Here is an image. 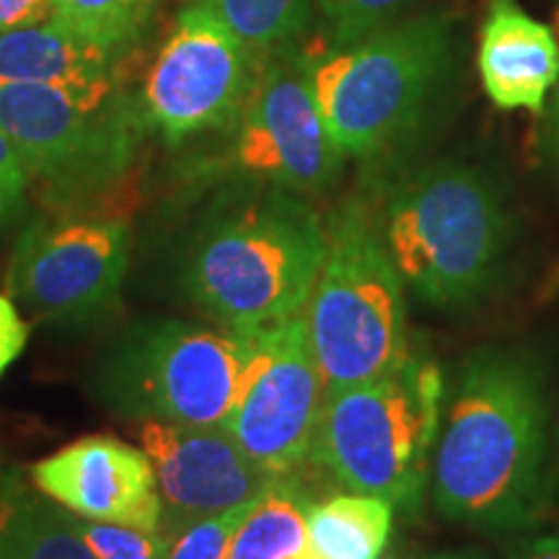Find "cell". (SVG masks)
<instances>
[{"instance_id": "obj_1", "label": "cell", "mask_w": 559, "mask_h": 559, "mask_svg": "<svg viewBox=\"0 0 559 559\" xmlns=\"http://www.w3.org/2000/svg\"><path fill=\"white\" fill-rule=\"evenodd\" d=\"M549 396L539 366L479 349L443 404L430 495L443 519L487 534L539 521L549 500Z\"/></svg>"}, {"instance_id": "obj_2", "label": "cell", "mask_w": 559, "mask_h": 559, "mask_svg": "<svg viewBox=\"0 0 559 559\" xmlns=\"http://www.w3.org/2000/svg\"><path fill=\"white\" fill-rule=\"evenodd\" d=\"M326 254V226L283 187L223 200L187 243L179 283L215 324L264 330L304 313Z\"/></svg>"}, {"instance_id": "obj_3", "label": "cell", "mask_w": 559, "mask_h": 559, "mask_svg": "<svg viewBox=\"0 0 559 559\" xmlns=\"http://www.w3.org/2000/svg\"><path fill=\"white\" fill-rule=\"evenodd\" d=\"M379 234L419 300L461 309L495 285L510 230L500 194L485 174L436 160L391 190Z\"/></svg>"}, {"instance_id": "obj_4", "label": "cell", "mask_w": 559, "mask_h": 559, "mask_svg": "<svg viewBox=\"0 0 559 559\" xmlns=\"http://www.w3.org/2000/svg\"><path fill=\"white\" fill-rule=\"evenodd\" d=\"M443 404V370L409 353L381 379L326 391L309 461L347 492L415 510L430 485Z\"/></svg>"}, {"instance_id": "obj_5", "label": "cell", "mask_w": 559, "mask_h": 559, "mask_svg": "<svg viewBox=\"0 0 559 559\" xmlns=\"http://www.w3.org/2000/svg\"><path fill=\"white\" fill-rule=\"evenodd\" d=\"M451 47V21L423 13L353 45L300 52L342 156L370 158L415 128L449 68Z\"/></svg>"}, {"instance_id": "obj_6", "label": "cell", "mask_w": 559, "mask_h": 559, "mask_svg": "<svg viewBox=\"0 0 559 559\" xmlns=\"http://www.w3.org/2000/svg\"><path fill=\"white\" fill-rule=\"evenodd\" d=\"M324 226L326 254L304 319L324 389L337 391L407 360V285L360 202H345Z\"/></svg>"}, {"instance_id": "obj_7", "label": "cell", "mask_w": 559, "mask_h": 559, "mask_svg": "<svg viewBox=\"0 0 559 559\" xmlns=\"http://www.w3.org/2000/svg\"><path fill=\"white\" fill-rule=\"evenodd\" d=\"M260 330L241 332L192 321H143L102 355L99 402L130 419L223 425L234 409Z\"/></svg>"}, {"instance_id": "obj_8", "label": "cell", "mask_w": 559, "mask_h": 559, "mask_svg": "<svg viewBox=\"0 0 559 559\" xmlns=\"http://www.w3.org/2000/svg\"><path fill=\"white\" fill-rule=\"evenodd\" d=\"M0 124L58 202L117 185L151 130L120 75L88 86H0Z\"/></svg>"}, {"instance_id": "obj_9", "label": "cell", "mask_w": 559, "mask_h": 559, "mask_svg": "<svg viewBox=\"0 0 559 559\" xmlns=\"http://www.w3.org/2000/svg\"><path fill=\"white\" fill-rule=\"evenodd\" d=\"M130 247V223L122 218H34L13 243L5 285L34 319L83 326L115 304Z\"/></svg>"}, {"instance_id": "obj_10", "label": "cell", "mask_w": 559, "mask_h": 559, "mask_svg": "<svg viewBox=\"0 0 559 559\" xmlns=\"http://www.w3.org/2000/svg\"><path fill=\"white\" fill-rule=\"evenodd\" d=\"M260 55L198 3H187L151 62L140 91L145 122L169 143H185L239 120Z\"/></svg>"}, {"instance_id": "obj_11", "label": "cell", "mask_w": 559, "mask_h": 559, "mask_svg": "<svg viewBox=\"0 0 559 559\" xmlns=\"http://www.w3.org/2000/svg\"><path fill=\"white\" fill-rule=\"evenodd\" d=\"M326 389L304 313L257 332L234 409L221 428L272 477L309 461Z\"/></svg>"}, {"instance_id": "obj_12", "label": "cell", "mask_w": 559, "mask_h": 559, "mask_svg": "<svg viewBox=\"0 0 559 559\" xmlns=\"http://www.w3.org/2000/svg\"><path fill=\"white\" fill-rule=\"evenodd\" d=\"M230 130V160L260 185L309 198L330 190L340 177L345 156L321 120L300 52L290 47L260 62Z\"/></svg>"}, {"instance_id": "obj_13", "label": "cell", "mask_w": 559, "mask_h": 559, "mask_svg": "<svg viewBox=\"0 0 559 559\" xmlns=\"http://www.w3.org/2000/svg\"><path fill=\"white\" fill-rule=\"evenodd\" d=\"M138 438L156 474L166 536L254 500L280 479L264 472L221 425L200 428L140 419Z\"/></svg>"}, {"instance_id": "obj_14", "label": "cell", "mask_w": 559, "mask_h": 559, "mask_svg": "<svg viewBox=\"0 0 559 559\" xmlns=\"http://www.w3.org/2000/svg\"><path fill=\"white\" fill-rule=\"evenodd\" d=\"M32 481L73 515L160 528L151 459L111 436H88L32 466Z\"/></svg>"}, {"instance_id": "obj_15", "label": "cell", "mask_w": 559, "mask_h": 559, "mask_svg": "<svg viewBox=\"0 0 559 559\" xmlns=\"http://www.w3.org/2000/svg\"><path fill=\"white\" fill-rule=\"evenodd\" d=\"M481 86L495 107L542 115L559 79L555 32L519 0H489L479 32Z\"/></svg>"}, {"instance_id": "obj_16", "label": "cell", "mask_w": 559, "mask_h": 559, "mask_svg": "<svg viewBox=\"0 0 559 559\" xmlns=\"http://www.w3.org/2000/svg\"><path fill=\"white\" fill-rule=\"evenodd\" d=\"M120 62L55 19L0 34V86H88L117 79Z\"/></svg>"}, {"instance_id": "obj_17", "label": "cell", "mask_w": 559, "mask_h": 559, "mask_svg": "<svg viewBox=\"0 0 559 559\" xmlns=\"http://www.w3.org/2000/svg\"><path fill=\"white\" fill-rule=\"evenodd\" d=\"M0 559H94L75 515L52 498H37L16 472L0 469Z\"/></svg>"}, {"instance_id": "obj_18", "label": "cell", "mask_w": 559, "mask_h": 559, "mask_svg": "<svg viewBox=\"0 0 559 559\" xmlns=\"http://www.w3.org/2000/svg\"><path fill=\"white\" fill-rule=\"evenodd\" d=\"M394 528V506L376 495L340 492L311 502L306 542L321 559H381Z\"/></svg>"}, {"instance_id": "obj_19", "label": "cell", "mask_w": 559, "mask_h": 559, "mask_svg": "<svg viewBox=\"0 0 559 559\" xmlns=\"http://www.w3.org/2000/svg\"><path fill=\"white\" fill-rule=\"evenodd\" d=\"M309 506V495L298 481L275 479L236 528L228 559H293L306 547Z\"/></svg>"}, {"instance_id": "obj_20", "label": "cell", "mask_w": 559, "mask_h": 559, "mask_svg": "<svg viewBox=\"0 0 559 559\" xmlns=\"http://www.w3.org/2000/svg\"><path fill=\"white\" fill-rule=\"evenodd\" d=\"M156 0H52V19L124 60L148 29Z\"/></svg>"}, {"instance_id": "obj_21", "label": "cell", "mask_w": 559, "mask_h": 559, "mask_svg": "<svg viewBox=\"0 0 559 559\" xmlns=\"http://www.w3.org/2000/svg\"><path fill=\"white\" fill-rule=\"evenodd\" d=\"M221 19L260 58L290 47L311 19L313 0H190Z\"/></svg>"}, {"instance_id": "obj_22", "label": "cell", "mask_w": 559, "mask_h": 559, "mask_svg": "<svg viewBox=\"0 0 559 559\" xmlns=\"http://www.w3.org/2000/svg\"><path fill=\"white\" fill-rule=\"evenodd\" d=\"M417 0H317L326 45H353L407 19Z\"/></svg>"}, {"instance_id": "obj_23", "label": "cell", "mask_w": 559, "mask_h": 559, "mask_svg": "<svg viewBox=\"0 0 559 559\" xmlns=\"http://www.w3.org/2000/svg\"><path fill=\"white\" fill-rule=\"evenodd\" d=\"M75 528L94 559H166L169 536L164 531L138 528L128 523L91 521L75 515Z\"/></svg>"}, {"instance_id": "obj_24", "label": "cell", "mask_w": 559, "mask_h": 559, "mask_svg": "<svg viewBox=\"0 0 559 559\" xmlns=\"http://www.w3.org/2000/svg\"><path fill=\"white\" fill-rule=\"evenodd\" d=\"M257 498L179 528L177 534L169 536L166 559H228V549L230 542H234L236 528L241 526L249 510L254 508Z\"/></svg>"}, {"instance_id": "obj_25", "label": "cell", "mask_w": 559, "mask_h": 559, "mask_svg": "<svg viewBox=\"0 0 559 559\" xmlns=\"http://www.w3.org/2000/svg\"><path fill=\"white\" fill-rule=\"evenodd\" d=\"M29 181L32 177L24 158L19 156L9 132L0 124V226H5V223H11L21 215Z\"/></svg>"}, {"instance_id": "obj_26", "label": "cell", "mask_w": 559, "mask_h": 559, "mask_svg": "<svg viewBox=\"0 0 559 559\" xmlns=\"http://www.w3.org/2000/svg\"><path fill=\"white\" fill-rule=\"evenodd\" d=\"M26 340H29V326L21 319L13 300L0 296V376L24 353Z\"/></svg>"}, {"instance_id": "obj_27", "label": "cell", "mask_w": 559, "mask_h": 559, "mask_svg": "<svg viewBox=\"0 0 559 559\" xmlns=\"http://www.w3.org/2000/svg\"><path fill=\"white\" fill-rule=\"evenodd\" d=\"M52 19V0H0V34Z\"/></svg>"}, {"instance_id": "obj_28", "label": "cell", "mask_w": 559, "mask_h": 559, "mask_svg": "<svg viewBox=\"0 0 559 559\" xmlns=\"http://www.w3.org/2000/svg\"><path fill=\"white\" fill-rule=\"evenodd\" d=\"M510 559H559V526L521 542L510 551Z\"/></svg>"}, {"instance_id": "obj_29", "label": "cell", "mask_w": 559, "mask_h": 559, "mask_svg": "<svg viewBox=\"0 0 559 559\" xmlns=\"http://www.w3.org/2000/svg\"><path fill=\"white\" fill-rule=\"evenodd\" d=\"M389 559H489L479 549H409Z\"/></svg>"}, {"instance_id": "obj_30", "label": "cell", "mask_w": 559, "mask_h": 559, "mask_svg": "<svg viewBox=\"0 0 559 559\" xmlns=\"http://www.w3.org/2000/svg\"><path fill=\"white\" fill-rule=\"evenodd\" d=\"M557 45H559V9H557ZM549 138L555 143V148H559V79L557 86L551 91V102H549Z\"/></svg>"}, {"instance_id": "obj_31", "label": "cell", "mask_w": 559, "mask_h": 559, "mask_svg": "<svg viewBox=\"0 0 559 559\" xmlns=\"http://www.w3.org/2000/svg\"><path fill=\"white\" fill-rule=\"evenodd\" d=\"M551 293H559V267L551 270L547 288H544V296H551Z\"/></svg>"}, {"instance_id": "obj_32", "label": "cell", "mask_w": 559, "mask_h": 559, "mask_svg": "<svg viewBox=\"0 0 559 559\" xmlns=\"http://www.w3.org/2000/svg\"><path fill=\"white\" fill-rule=\"evenodd\" d=\"M293 559H321V557L317 555V551H313V549L309 547V542H306V547H304V549H300V551H298V555H296V557H293Z\"/></svg>"}]
</instances>
